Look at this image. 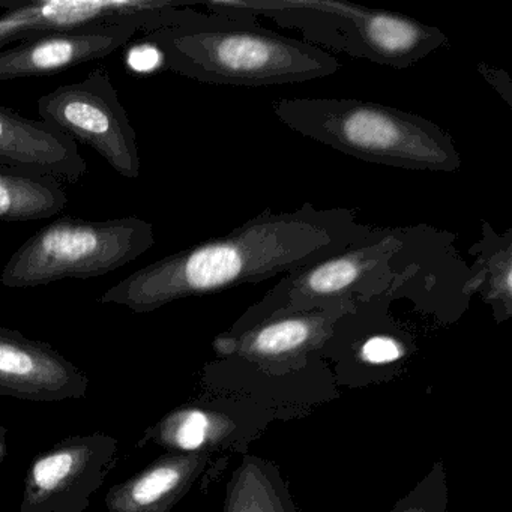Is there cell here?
<instances>
[{
  "label": "cell",
  "instance_id": "14",
  "mask_svg": "<svg viewBox=\"0 0 512 512\" xmlns=\"http://www.w3.org/2000/svg\"><path fill=\"white\" fill-rule=\"evenodd\" d=\"M181 479V472L172 466H161L142 476L131 488V502L137 506H149L173 490Z\"/></svg>",
  "mask_w": 512,
  "mask_h": 512
},
{
  "label": "cell",
  "instance_id": "15",
  "mask_svg": "<svg viewBox=\"0 0 512 512\" xmlns=\"http://www.w3.org/2000/svg\"><path fill=\"white\" fill-rule=\"evenodd\" d=\"M76 464V455L70 451L55 452V454L41 458L35 463L34 470H32L35 485L41 490H55L73 473Z\"/></svg>",
  "mask_w": 512,
  "mask_h": 512
},
{
  "label": "cell",
  "instance_id": "3",
  "mask_svg": "<svg viewBox=\"0 0 512 512\" xmlns=\"http://www.w3.org/2000/svg\"><path fill=\"white\" fill-rule=\"evenodd\" d=\"M281 124L314 142L395 169L457 172L461 155L448 131L397 107L355 98H283Z\"/></svg>",
  "mask_w": 512,
  "mask_h": 512
},
{
  "label": "cell",
  "instance_id": "18",
  "mask_svg": "<svg viewBox=\"0 0 512 512\" xmlns=\"http://www.w3.org/2000/svg\"><path fill=\"white\" fill-rule=\"evenodd\" d=\"M476 68H478V73L481 74L482 79L502 97V100L508 104L509 109H512V82L508 73L490 67L484 62H479Z\"/></svg>",
  "mask_w": 512,
  "mask_h": 512
},
{
  "label": "cell",
  "instance_id": "10",
  "mask_svg": "<svg viewBox=\"0 0 512 512\" xmlns=\"http://www.w3.org/2000/svg\"><path fill=\"white\" fill-rule=\"evenodd\" d=\"M145 28L139 23L97 25L20 41L0 50V82L46 77L112 55Z\"/></svg>",
  "mask_w": 512,
  "mask_h": 512
},
{
  "label": "cell",
  "instance_id": "13",
  "mask_svg": "<svg viewBox=\"0 0 512 512\" xmlns=\"http://www.w3.org/2000/svg\"><path fill=\"white\" fill-rule=\"evenodd\" d=\"M67 203V191L58 179L0 164V221L56 217Z\"/></svg>",
  "mask_w": 512,
  "mask_h": 512
},
{
  "label": "cell",
  "instance_id": "6",
  "mask_svg": "<svg viewBox=\"0 0 512 512\" xmlns=\"http://www.w3.org/2000/svg\"><path fill=\"white\" fill-rule=\"evenodd\" d=\"M401 238L403 227H371L364 238L340 253L284 275L250 316L271 317L331 302L391 299V257Z\"/></svg>",
  "mask_w": 512,
  "mask_h": 512
},
{
  "label": "cell",
  "instance_id": "11",
  "mask_svg": "<svg viewBox=\"0 0 512 512\" xmlns=\"http://www.w3.org/2000/svg\"><path fill=\"white\" fill-rule=\"evenodd\" d=\"M0 164L77 184L88 173L79 146L44 121L25 118L0 104Z\"/></svg>",
  "mask_w": 512,
  "mask_h": 512
},
{
  "label": "cell",
  "instance_id": "8",
  "mask_svg": "<svg viewBox=\"0 0 512 512\" xmlns=\"http://www.w3.org/2000/svg\"><path fill=\"white\" fill-rule=\"evenodd\" d=\"M205 17L191 4L175 0H19L0 14V50L40 35L89 26L139 23L151 34Z\"/></svg>",
  "mask_w": 512,
  "mask_h": 512
},
{
  "label": "cell",
  "instance_id": "1",
  "mask_svg": "<svg viewBox=\"0 0 512 512\" xmlns=\"http://www.w3.org/2000/svg\"><path fill=\"white\" fill-rule=\"evenodd\" d=\"M371 227L359 223L355 209H319L313 203L290 212L266 208L227 235L128 275L100 302L148 313L176 299L262 283L340 253L364 238Z\"/></svg>",
  "mask_w": 512,
  "mask_h": 512
},
{
  "label": "cell",
  "instance_id": "2",
  "mask_svg": "<svg viewBox=\"0 0 512 512\" xmlns=\"http://www.w3.org/2000/svg\"><path fill=\"white\" fill-rule=\"evenodd\" d=\"M205 19L146 34L167 70L211 85H293L334 76L341 65L320 47L263 28L257 17L200 2Z\"/></svg>",
  "mask_w": 512,
  "mask_h": 512
},
{
  "label": "cell",
  "instance_id": "9",
  "mask_svg": "<svg viewBox=\"0 0 512 512\" xmlns=\"http://www.w3.org/2000/svg\"><path fill=\"white\" fill-rule=\"evenodd\" d=\"M457 235L428 224L403 226L400 247L391 257L392 298L415 302H466L469 265L455 247Z\"/></svg>",
  "mask_w": 512,
  "mask_h": 512
},
{
  "label": "cell",
  "instance_id": "4",
  "mask_svg": "<svg viewBox=\"0 0 512 512\" xmlns=\"http://www.w3.org/2000/svg\"><path fill=\"white\" fill-rule=\"evenodd\" d=\"M217 4L298 29L302 41L311 46L395 70L412 67L448 44V37L436 26L340 0H217Z\"/></svg>",
  "mask_w": 512,
  "mask_h": 512
},
{
  "label": "cell",
  "instance_id": "17",
  "mask_svg": "<svg viewBox=\"0 0 512 512\" xmlns=\"http://www.w3.org/2000/svg\"><path fill=\"white\" fill-rule=\"evenodd\" d=\"M208 418L202 412H190L176 431V442L181 448L193 451L205 442L208 431Z\"/></svg>",
  "mask_w": 512,
  "mask_h": 512
},
{
  "label": "cell",
  "instance_id": "12",
  "mask_svg": "<svg viewBox=\"0 0 512 512\" xmlns=\"http://www.w3.org/2000/svg\"><path fill=\"white\" fill-rule=\"evenodd\" d=\"M481 229V241L469 248L475 262L469 266L466 293H481L500 317H508L512 304V229L497 233L485 220Z\"/></svg>",
  "mask_w": 512,
  "mask_h": 512
},
{
  "label": "cell",
  "instance_id": "5",
  "mask_svg": "<svg viewBox=\"0 0 512 512\" xmlns=\"http://www.w3.org/2000/svg\"><path fill=\"white\" fill-rule=\"evenodd\" d=\"M154 245V226L139 217L104 221L61 217L20 245L0 274V283L29 289L68 278L103 277Z\"/></svg>",
  "mask_w": 512,
  "mask_h": 512
},
{
  "label": "cell",
  "instance_id": "7",
  "mask_svg": "<svg viewBox=\"0 0 512 512\" xmlns=\"http://www.w3.org/2000/svg\"><path fill=\"white\" fill-rule=\"evenodd\" d=\"M38 115L74 143L94 149L119 175L139 178L136 131L106 68H95L86 79L41 97Z\"/></svg>",
  "mask_w": 512,
  "mask_h": 512
},
{
  "label": "cell",
  "instance_id": "16",
  "mask_svg": "<svg viewBox=\"0 0 512 512\" xmlns=\"http://www.w3.org/2000/svg\"><path fill=\"white\" fill-rule=\"evenodd\" d=\"M361 355L370 364H389L403 356V347L389 335H373L362 344Z\"/></svg>",
  "mask_w": 512,
  "mask_h": 512
}]
</instances>
